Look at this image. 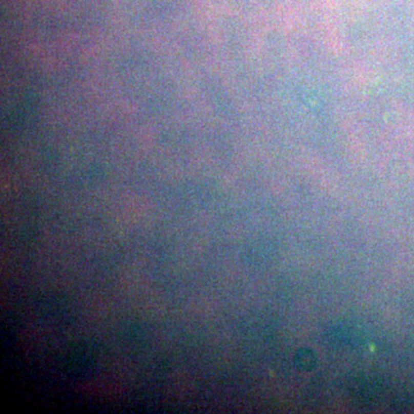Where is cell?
Listing matches in <instances>:
<instances>
[{
    "mask_svg": "<svg viewBox=\"0 0 414 414\" xmlns=\"http://www.w3.org/2000/svg\"><path fill=\"white\" fill-rule=\"evenodd\" d=\"M297 357L299 358L298 361V366L302 367V368H312V366L314 365L315 362V358L313 354L308 350H302L298 352Z\"/></svg>",
    "mask_w": 414,
    "mask_h": 414,
    "instance_id": "1",
    "label": "cell"
}]
</instances>
